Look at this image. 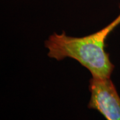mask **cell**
Returning <instances> with one entry per match:
<instances>
[{
    "label": "cell",
    "mask_w": 120,
    "mask_h": 120,
    "mask_svg": "<svg viewBox=\"0 0 120 120\" xmlns=\"http://www.w3.org/2000/svg\"><path fill=\"white\" fill-rule=\"evenodd\" d=\"M120 24V12L110 23L92 34L72 37L65 31L53 33L45 41L47 56L57 61L71 58L88 69L92 77L109 78L115 66L105 52V40Z\"/></svg>",
    "instance_id": "1"
},
{
    "label": "cell",
    "mask_w": 120,
    "mask_h": 120,
    "mask_svg": "<svg viewBox=\"0 0 120 120\" xmlns=\"http://www.w3.org/2000/svg\"><path fill=\"white\" fill-rule=\"evenodd\" d=\"M87 107L99 112L106 120H120V97L111 78L92 77Z\"/></svg>",
    "instance_id": "2"
}]
</instances>
